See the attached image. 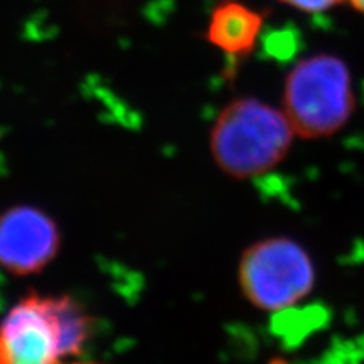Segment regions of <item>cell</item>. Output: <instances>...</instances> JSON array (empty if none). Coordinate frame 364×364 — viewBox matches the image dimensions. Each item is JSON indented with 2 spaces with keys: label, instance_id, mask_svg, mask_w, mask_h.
Listing matches in <instances>:
<instances>
[{
  "label": "cell",
  "instance_id": "cell-4",
  "mask_svg": "<svg viewBox=\"0 0 364 364\" xmlns=\"http://www.w3.org/2000/svg\"><path fill=\"white\" fill-rule=\"evenodd\" d=\"M61 358L56 299L28 294L0 322V364H61Z\"/></svg>",
  "mask_w": 364,
  "mask_h": 364
},
{
  "label": "cell",
  "instance_id": "cell-8",
  "mask_svg": "<svg viewBox=\"0 0 364 364\" xmlns=\"http://www.w3.org/2000/svg\"><path fill=\"white\" fill-rule=\"evenodd\" d=\"M348 2L357 11V13L364 16V0H348Z\"/></svg>",
  "mask_w": 364,
  "mask_h": 364
},
{
  "label": "cell",
  "instance_id": "cell-1",
  "mask_svg": "<svg viewBox=\"0 0 364 364\" xmlns=\"http://www.w3.org/2000/svg\"><path fill=\"white\" fill-rule=\"evenodd\" d=\"M294 135L284 111L255 97H240L219 114L210 149L220 170L245 179L275 168L287 156Z\"/></svg>",
  "mask_w": 364,
  "mask_h": 364
},
{
  "label": "cell",
  "instance_id": "cell-7",
  "mask_svg": "<svg viewBox=\"0 0 364 364\" xmlns=\"http://www.w3.org/2000/svg\"><path fill=\"white\" fill-rule=\"evenodd\" d=\"M294 9L302 11V13H323V11L333 8L334 5L343 2V0H279Z\"/></svg>",
  "mask_w": 364,
  "mask_h": 364
},
{
  "label": "cell",
  "instance_id": "cell-6",
  "mask_svg": "<svg viewBox=\"0 0 364 364\" xmlns=\"http://www.w3.org/2000/svg\"><path fill=\"white\" fill-rule=\"evenodd\" d=\"M263 25V13L238 0H222L211 13L207 38L232 58H243L255 49Z\"/></svg>",
  "mask_w": 364,
  "mask_h": 364
},
{
  "label": "cell",
  "instance_id": "cell-2",
  "mask_svg": "<svg viewBox=\"0 0 364 364\" xmlns=\"http://www.w3.org/2000/svg\"><path fill=\"white\" fill-rule=\"evenodd\" d=\"M354 100L349 68L334 55L318 53L299 61L284 84V114L304 139H322L343 128Z\"/></svg>",
  "mask_w": 364,
  "mask_h": 364
},
{
  "label": "cell",
  "instance_id": "cell-9",
  "mask_svg": "<svg viewBox=\"0 0 364 364\" xmlns=\"http://www.w3.org/2000/svg\"><path fill=\"white\" fill-rule=\"evenodd\" d=\"M76 364H84V363H76Z\"/></svg>",
  "mask_w": 364,
  "mask_h": 364
},
{
  "label": "cell",
  "instance_id": "cell-3",
  "mask_svg": "<svg viewBox=\"0 0 364 364\" xmlns=\"http://www.w3.org/2000/svg\"><path fill=\"white\" fill-rule=\"evenodd\" d=\"M242 291L261 310H284L313 290L316 275L310 255L290 238L275 237L249 246L238 267Z\"/></svg>",
  "mask_w": 364,
  "mask_h": 364
},
{
  "label": "cell",
  "instance_id": "cell-5",
  "mask_svg": "<svg viewBox=\"0 0 364 364\" xmlns=\"http://www.w3.org/2000/svg\"><path fill=\"white\" fill-rule=\"evenodd\" d=\"M58 226L38 208L13 207L0 214V266L14 275H32L60 249Z\"/></svg>",
  "mask_w": 364,
  "mask_h": 364
}]
</instances>
